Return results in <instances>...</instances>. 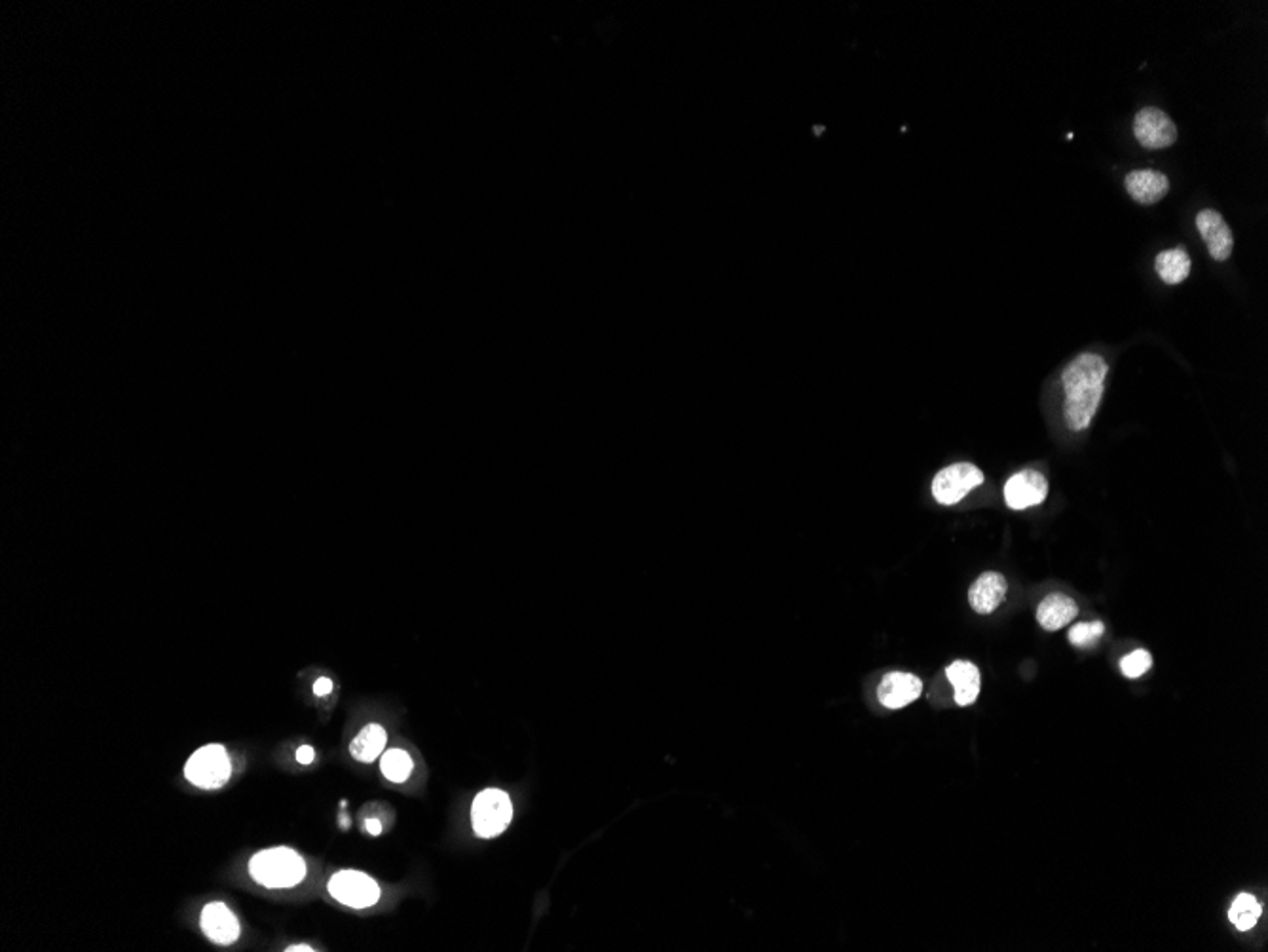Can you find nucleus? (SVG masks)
Segmentation results:
<instances>
[{"label": "nucleus", "mask_w": 1268, "mask_h": 952, "mask_svg": "<svg viewBox=\"0 0 1268 952\" xmlns=\"http://www.w3.org/2000/svg\"><path fill=\"white\" fill-rule=\"evenodd\" d=\"M1108 373V362L1092 352H1085L1066 365L1062 373L1066 392L1064 417L1071 432H1085L1092 425L1104 396Z\"/></svg>", "instance_id": "f257e3e1"}, {"label": "nucleus", "mask_w": 1268, "mask_h": 952, "mask_svg": "<svg viewBox=\"0 0 1268 952\" xmlns=\"http://www.w3.org/2000/svg\"><path fill=\"white\" fill-rule=\"evenodd\" d=\"M249 874L264 888L285 890L303 882L306 861L291 848H272L251 857Z\"/></svg>", "instance_id": "f03ea898"}, {"label": "nucleus", "mask_w": 1268, "mask_h": 952, "mask_svg": "<svg viewBox=\"0 0 1268 952\" xmlns=\"http://www.w3.org/2000/svg\"><path fill=\"white\" fill-rule=\"evenodd\" d=\"M513 819V804L505 791L484 790L475 796L471 806L473 831L481 838H494L509 827Z\"/></svg>", "instance_id": "7ed1b4c3"}, {"label": "nucleus", "mask_w": 1268, "mask_h": 952, "mask_svg": "<svg viewBox=\"0 0 1268 952\" xmlns=\"http://www.w3.org/2000/svg\"><path fill=\"white\" fill-rule=\"evenodd\" d=\"M184 776L192 786L200 790H219L232 776L230 757L222 746L213 744L200 748L188 759Z\"/></svg>", "instance_id": "20e7f679"}, {"label": "nucleus", "mask_w": 1268, "mask_h": 952, "mask_svg": "<svg viewBox=\"0 0 1268 952\" xmlns=\"http://www.w3.org/2000/svg\"><path fill=\"white\" fill-rule=\"evenodd\" d=\"M986 481L984 472L974 465L959 463L940 470L932 479V496L944 504L953 506L961 502L966 494Z\"/></svg>", "instance_id": "39448f33"}, {"label": "nucleus", "mask_w": 1268, "mask_h": 952, "mask_svg": "<svg viewBox=\"0 0 1268 952\" xmlns=\"http://www.w3.org/2000/svg\"><path fill=\"white\" fill-rule=\"evenodd\" d=\"M329 893L352 909H367L379 903L380 886L362 871L337 872L327 886Z\"/></svg>", "instance_id": "423d86ee"}, {"label": "nucleus", "mask_w": 1268, "mask_h": 952, "mask_svg": "<svg viewBox=\"0 0 1268 952\" xmlns=\"http://www.w3.org/2000/svg\"><path fill=\"white\" fill-rule=\"evenodd\" d=\"M1134 136L1145 149H1166L1177 140V128L1164 111L1156 107L1141 109L1134 119Z\"/></svg>", "instance_id": "0eeeda50"}, {"label": "nucleus", "mask_w": 1268, "mask_h": 952, "mask_svg": "<svg viewBox=\"0 0 1268 952\" xmlns=\"http://www.w3.org/2000/svg\"><path fill=\"white\" fill-rule=\"evenodd\" d=\"M1047 477L1037 470H1024L1012 476L1005 485V502L1010 509L1039 506L1047 500Z\"/></svg>", "instance_id": "6e6552de"}, {"label": "nucleus", "mask_w": 1268, "mask_h": 952, "mask_svg": "<svg viewBox=\"0 0 1268 952\" xmlns=\"http://www.w3.org/2000/svg\"><path fill=\"white\" fill-rule=\"evenodd\" d=\"M1196 226L1200 230L1202 240L1208 245L1209 255L1219 263L1227 261L1234 247V238L1223 215L1215 209H1202L1196 215Z\"/></svg>", "instance_id": "1a4fd4ad"}, {"label": "nucleus", "mask_w": 1268, "mask_h": 952, "mask_svg": "<svg viewBox=\"0 0 1268 952\" xmlns=\"http://www.w3.org/2000/svg\"><path fill=\"white\" fill-rule=\"evenodd\" d=\"M923 692V683L917 675L892 671L887 673L878 689L880 702L888 710H902L907 704L915 702Z\"/></svg>", "instance_id": "9d476101"}, {"label": "nucleus", "mask_w": 1268, "mask_h": 952, "mask_svg": "<svg viewBox=\"0 0 1268 952\" xmlns=\"http://www.w3.org/2000/svg\"><path fill=\"white\" fill-rule=\"evenodd\" d=\"M200 926L205 937L217 945H232L242 933L236 914L221 901L207 903L203 907Z\"/></svg>", "instance_id": "9b49d317"}, {"label": "nucleus", "mask_w": 1268, "mask_h": 952, "mask_svg": "<svg viewBox=\"0 0 1268 952\" xmlns=\"http://www.w3.org/2000/svg\"><path fill=\"white\" fill-rule=\"evenodd\" d=\"M1007 589V580L1003 574L984 572L968 591L970 607L978 614H991L1005 603Z\"/></svg>", "instance_id": "f8f14e48"}, {"label": "nucleus", "mask_w": 1268, "mask_h": 952, "mask_svg": "<svg viewBox=\"0 0 1268 952\" xmlns=\"http://www.w3.org/2000/svg\"><path fill=\"white\" fill-rule=\"evenodd\" d=\"M1128 194L1141 205H1152V203L1160 202L1169 190V181L1166 175L1156 171V169H1138L1128 173L1127 181Z\"/></svg>", "instance_id": "ddd939ff"}, {"label": "nucleus", "mask_w": 1268, "mask_h": 952, "mask_svg": "<svg viewBox=\"0 0 1268 952\" xmlns=\"http://www.w3.org/2000/svg\"><path fill=\"white\" fill-rule=\"evenodd\" d=\"M1077 614L1079 607L1071 597L1064 593H1050L1037 608V622L1047 631H1058L1069 626Z\"/></svg>", "instance_id": "4468645a"}, {"label": "nucleus", "mask_w": 1268, "mask_h": 952, "mask_svg": "<svg viewBox=\"0 0 1268 952\" xmlns=\"http://www.w3.org/2000/svg\"><path fill=\"white\" fill-rule=\"evenodd\" d=\"M947 681L955 690L957 706H972L980 694V671L970 662H953L946 668Z\"/></svg>", "instance_id": "2eb2a0df"}, {"label": "nucleus", "mask_w": 1268, "mask_h": 952, "mask_svg": "<svg viewBox=\"0 0 1268 952\" xmlns=\"http://www.w3.org/2000/svg\"><path fill=\"white\" fill-rule=\"evenodd\" d=\"M1156 274L1160 276V280L1167 285H1177L1185 282L1190 274V257L1183 247H1175V249H1166L1162 253L1156 255L1154 261Z\"/></svg>", "instance_id": "dca6fc26"}, {"label": "nucleus", "mask_w": 1268, "mask_h": 952, "mask_svg": "<svg viewBox=\"0 0 1268 952\" xmlns=\"http://www.w3.org/2000/svg\"><path fill=\"white\" fill-rule=\"evenodd\" d=\"M387 742V734L380 725H367L350 744V755L360 763H375Z\"/></svg>", "instance_id": "f3484780"}, {"label": "nucleus", "mask_w": 1268, "mask_h": 952, "mask_svg": "<svg viewBox=\"0 0 1268 952\" xmlns=\"http://www.w3.org/2000/svg\"><path fill=\"white\" fill-rule=\"evenodd\" d=\"M1228 918L1236 930L1249 932L1261 918V903L1249 893H1240L1228 911Z\"/></svg>", "instance_id": "a211bd4d"}, {"label": "nucleus", "mask_w": 1268, "mask_h": 952, "mask_svg": "<svg viewBox=\"0 0 1268 952\" xmlns=\"http://www.w3.org/2000/svg\"><path fill=\"white\" fill-rule=\"evenodd\" d=\"M414 769V763L410 759V755L403 750H389L383 753L382 761H380V771L383 778L387 782L393 784H403Z\"/></svg>", "instance_id": "6ab92c4d"}, {"label": "nucleus", "mask_w": 1268, "mask_h": 952, "mask_svg": "<svg viewBox=\"0 0 1268 952\" xmlns=\"http://www.w3.org/2000/svg\"><path fill=\"white\" fill-rule=\"evenodd\" d=\"M1106 633V626L1102 622H1092V624H1075L1069 629V641L1075 647H1094Z\"/></svg>", "instance_id": "aec40b11"}, {"label": "nucleus", "mask_w": 1268, "mask_h": 952, "mask_svg": "<svg viewBox=\"0 0 1268 952\" xmlns=\"http://www.w3.org/2000/svg\"><path fill=\"white\" fill-rule=\"evenodd\" d=\"M1150 668H1152V656L1143 649L1128 654L1121 662V669L1128 679H1140Z\"/></svg>", "instance_id": "412c9836"}, {"label": "nucleus", "mask_w": 1268, "mask_h": 952, "mask_svg": "<svg viewBox=\"0 0 1268 952\" xmlns=\"http://www.w3.org/2000/svg\"><path fill=\"white\" fill-rule=\"evenodd\" d=\"M331 692H333V681H331L329 677H320V679L314 683V694H316V696H327V694H331Z\"/></svg>", "instance_id": "4be33fe9"}, {"label": "nucleus", "mask_w": 1268, "mask_h": 952, "mask_svg": "<svg viewBox=\"0 0 1268 952\" xmlns=\"http://www.w3.org/2000/svg\"><path fill=\"white\" fill-rule=\"evenodd\" d=\"M314 759H316V751H314V748H310V746H303V748H299V751H297V761H299L301 765H312V763H314Z\"/></svg>", "instance_id": "5701e85b"}, {"label": "nucleus", "mask_w": 1268, "mask_h": 952, "mask_svg": "<svg viewBox=\"0 0 1268 952\" xmlns=\"http://www.w3.org/2000/svg\"><path fill=\"white\" fill-rule=\"evenodd\" d=\"M365 827H367V831L371 832V834H375V836L382 832V823H380L379 819H367V821H365Z\"/></svg>", "instance_id": "b1692460"}, {"label": "nucleus", "mask_w": 1268, "mask_h": 952, "mask_svg": "<svg viewBox=\"0 0 1268 952\" xmlns=\"http://www.w3.org/2000/svg\"><path fill=\"white\" fill-rule=\"evenodd\" d=\"M285 951H304V952H310V951H314V949H310V947H308V945H295V947H289V949H285Z\"/></svg>", "instance_id": "393cba45"}]
</instances>
